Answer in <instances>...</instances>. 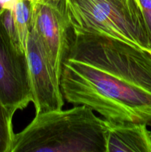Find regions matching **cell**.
Segmentation results:
<instances>
[{
  "mask_svg": "<svg viewBox=\"0 0 151 152\" xmlns=\"http://www.w3.org/2000/svg\"><path fill=\"white\" fill-rule=\"evenodd\" d=\"M64 99L115 123H151V54L102 36L73 34L62 65Z\"/></svg>",
  "mask_w": 151,
  "mask_h": 152,
  "instance_id": "1",
  "label": "cell"
},
{
  "mask_svg": "<svg viewBox=\"0 0 151 152\" xmlns=\"http://www.w3.org/2000/svg\"><path fill=\"white\" fill-rule=\"evenodd\" d=\"M0 22L13 47L21 53H25L21 48L11 9L0 8Z\"/></svg>",
  "mask_w": 151,
  "mask_h": 152,
  "instance_id": "10",
  "label": "cell"
},
{
  "mask_svg": "<svg viewBox=\"0 0 151 152\" xmlns=\"http://www.w3.org/2000/svg\"><path fill=\"white\" fill-rule=\"evenodd\" d=\"M32 102L36 114L62 109L65 99L60 81L38 37L30 29L25 51Z\"/></svg>",
  "mask_w": 151,
  "mask_h": 152,
  "instance_id": "6",
  "label": "cell"
},
{
  "mask_svg": "<svg viewBox=\"0 0 151 152\" xmlns=\"http://www.w3.org/2000/svg\"><path fill=\"white\" fill-rule=\"evenodd\" d=\"M73 34L109 37L151 54V38L138 4L126 7L118 0H65Z\"/></svg>",
  "mask_w": 151,
  "mask_h": 152,
  "instance_id": "3",
  "label": "cell"
},
{
  "mask_svg": "<svg viewBox=\"0 0 151 152\" xmlns=\"http://www.w3.org/2000/svg\"><path fill=\"white\" fill-rule=\"evenodd\" d=\"M144 19L150 37L151 38V0H135Z\"/></svg>",
  "mask_w": 151,
  "mask_h": 152,
  "instance_id": "11",
  "label": "cell"
},
{
  "mask_svg": "<svg viewBox=\"0 0 151 152\" xmlns=\"http://www.w3.org/2000/svg\"><path fill=\"white\" fill-rule=\"evenodd\" d=\"M22 50L26 51V44L31 28V5L27 0H18L11 9Z\"/></svg>",
  "mask_w": 151,
  "mask_h": 152,
  "instance_id": "8",
  "label": "cell"
},
{
  "mask_svg": "<svg viewBox=\"0 0 151 152\" xmlns=\"http://www.w3.org/2000/svg\"><path fill=\"white\" fill-rule=\"evenodd\" d=\"M150 132H151V130H150Z\"/></svg>",
  "mask_w": 151,
  "mask_h": 152,
  "instance_id": "14",
  "label": "cell"
},
{
  "mask_svg": "<svg viewBox=\"0 0 151 152\" xmlns=\"http://www.w3.org/2000/svg\"><path fill=\"white\" fill-rule=\"evenodd\" d=\"M106 120L83 105L36 114L10 152H106Z\"/></svg>",
  "mask_w": 151,
  "mask_h": 152,
  "instance_id": "2",
  "label": "cell"
},
{
  "mask_svg": "<svg viewBox=\"0 0 151 152\" xmlns=\"http://www.w3.org/2000/svg\"><path fill=\"white\" fill-rule=\"evenodd\" d=\"M30 5V29L41 42L60 81L62 65L73 37L65 0H41Z\"/></svg>",
  "mask_w": 151,
  "mask_h": 152,
  "instance_id": "4",
  "label": "cell"
},
{
  "mask_svg": "<svg viewBox=\"0 0 151 152\" xmlns=\"http://www.w3.org/2000/svg\"><path fill=\"white\" fill-rule=\"evenodd\" d=\"M0 101L13 116L32 102L26 54L13 47L1 22Z\"/></svg>",
  "mask_w": 151,
  "mask_h": 152,
  "instance_id": "5",
  "label": "cell"
},
{
  "mask_svg": "<svg viewBox=\"0 0 151 152\" xmlns=\"http://www.w3.org/2000/svg\"><path fill=\"white\" fill-rule=\"evenodd\" d=\"M18 0H0V8L12 9Z\"/></svg>",
  "mask_w": 151,
  "mask_h": 152,
  "instance_id": "12",
  "label": "cell"
},
{
  "mask_svg": "<svg viewBox=\"0 0 151 152\" xmlns=\"http://www.w3.org/2000/svg\"><path fill=\"white\" fill-rule=\"evenodd\" d=\"M119 2H121V4H124L126 7H133V6L136 5V2L135 1V0H118Z\"/></svg>",
  "mask_w": 151,
  "mask_h": 152,
  "instance_id": "13",
  "label": "cell"
},
{
  "mask_svg": "<svg viewBox=\"0 0 151 152\" xmlns=\"http://www.w3.org/2000/svg\"><path fill=\"white\" fill-rule=\"evenodd\" d=\"M106 152H151V132L147 124L106 120Z\"/></svg>",
  "mask_w": 151,
  "mask_h": 152,
  "instance_id": "7",
  "label": "cell"
},
{
  "mask_svg": "<svg viewBox=\"0 0 151 152\" xmlns=\"http://www.w3.org/2000/svg\"><path fill=\"white\" fill-rule=\"evenodd\" d=\"M13 117L0 101V152H10L11 150L15 135Z\"/></svg>",
  "mask_w": 151,
  "mask_h": 152,
  "instance_id": "9",
  "label": "cell"
}]
</instances>
